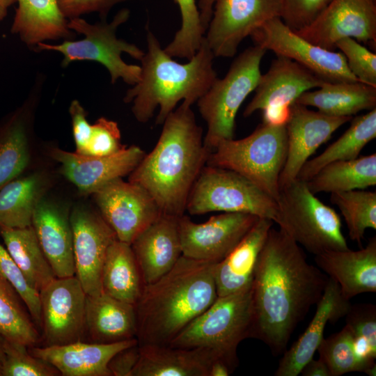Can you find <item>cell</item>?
<instances>
[{"label": "cell", "instance_id": "obj_6", "mask_svg": "<svg viewBox=\"0 0 376 376\" xmlns=\"http://www.w3.org/2000/svg\"><path fill=\"white\" fill-rule=\"evenodd\" d=\"M130 15V10L124 8L120 10L110 22L101 19L91 24L81 17L70 19L69 29L82 34V39L63 40L59 44L40 42L33 50L61 53L63 68L78 61L97 62L109 72L111 84L121 78L125 83L133 86L140 79L141 67L125 63L121 55L126 53L140 61L145 52L134 44L118 38L116 36L118 28L128 20Z\"/></svg>", "mask_w": 376, "mask_h": 376}, {"label": "cell", "instance_id": "obj_53", "mask_svg": "<svg viewBox=\"0 0 376 376\" xmlns=\"http://www.w3.org/2000/svg\"><path fill=\"white\" fill-rule=\"evenodd\" d=\"M15 3L16 0H0V22L4 19L9 8Z\"/></svg>", "mask_w": 376, "mask_h": 376}, {"label": "cell", "instance_id": "obj_33", "mask_svg": "<svg viewBox=\"0 0 376 376\" xmlns=\"http://www.w3.org/2000/svg\"><path fill=\"white\" fill-rule=\"evenodd\" d=\"M102 293L135 304L143 283L131 245L114 240L109 246L101 274Z\"/></svg>", "mask_w": 376, "mask_h": 376}, {"label": "cell", "instance_id": "obj_38", "mask_svg": "<svg viewBox=\"0 0 376 376\" xmlns=\"http://www.w3.org/2000/svg\"><path fill=\"white\" fill-rule=\"evenodd\" d=\"M331 202L341 212L350 238L360 245L367 228L376 229V193L354 189L331 193Z\"/></svg>", "mask_w": 376, "mask_h": 376}, {"label": "cell", "instance_id": "obj_23", "mask_svg": "<svg viewBox=\"0 0 376 376\" xmlns=\"http://www.w3.org/2000/svg\"><path fill=\"white\" fill-rule=\"evenodd\" d=\"M351 304L341 294L337 283L329 277L324 292L316 304V310L309 324L283 352L274 373L276 376H297L312 358L323 339L328 322L335 323L345 316Z\"/></svg>", "mask_w": 376, "mask_h": 376}, {"label": "cell", "instance_id": "obj_11", "mask_svg": "<svg viewBox=\"0 0 376 376\" xmlns=\"http://www.w3.org/2000/svg\"><path fill=\"white\" fill-rule=\"evenodd\" d=\"M255 45L304 66L326 82L359 81L341 52L315 45L297 35L281 17L266 22L251 35Z\"/></svg>", "mask_w": 376, "mask_h": 376}, {"label": "cell", "instance_id": "obj_42", "mask_svg": "<svg viewBox=\"0 0 376 376\" xmlns=\"http://www.w3.org/2000/svg\"><path fill=\"white\" fill-rule=\"evenodd\" d=\"M2 376H56L60 373L48 362L33 356L28 347L6 340Z\"/></svg>", "mask_w": 376, "mask_h": 376}, {"label": "cell", "instance_id": "obj_21", "mask_svg": "<svg viewBox=\"0 0 376 376\" xmlns=\"http://www.w3.org/2000/svg\"><path fill=\"white\" fill-rule=\"evenodd\" d=\"M68 206L46 194L37 205L32 226L58 278L75 275L72 230Z\"/></svg>", "mask_w": 376, "mask_h": 376}, {"label": "cell", "instance_id": "obj_46", "mask_svg": "<svg viewBox=\"0 0 376 376\" xmlns=\"http://www.w3.org/2000/svg\"><path fill=\"white\" fill-rule=\"evenodd\" d=\"M281 19L292 30H299L312 22L331 0H281Z\"/></svg>", "mask_w": 376, "mask_h": 376}, {"label": "cell", "instance_id": "obj_37", "mask_svg": "<svg viewBox=\"0 0 376 376\" xmlns=\"http://www.w3.org/2000/svg\"><path fill=\"white\" fill-rule=\"evenodd\" d=\"M0 334L28 347L41 340L38 329L21 296L0 272Z\"/></svg>", "mask_w": 376, "mask_h": 376}, {"label": "cell", "instance_id": "obj_14", "mask_svg": "<svg viewBox=\"0 0 376 376\" xmlns=\"http://www.w3.org/2000/svg\"><path fill=\"white\" fill-rule=\"evenodd\" d=\"M92 195L117 239L129 244L162 214L146 190L122 178L107 182Z\"/></svg>", "mask_w": 376, "mask_h": 376}, {"label": "cell", "instance_id": "obj_16", "mask_svg": "<svg viewBox=\"0 0 376 376\" xmlns=\"http://www.w3.org/2000/svg\"><path fill=\"white\" fill-rule=\"evenodd\" d=\"M258 219L247 213L224 212L196 224L183 214L178 218L182 255L217 263L235 248Z\"/></svg>", "mask_w": 376, "mask_h": 376}, {"label": "cell", "instance_id": "obj_43", "mask_svg": "<svg viewBox=\"0 0 376 376\" xmlns=\"http://www.w3.org/2000/svg\"><path fill=\"white\" fill-rule=\"evenodd\" d=\"M0 272L15 288L25 303L38 329H41V312L39 292L26 281L21 269L0 242Z\"/></svg>", "mask_w": 376, "mask_h": 376}, {"label": "cell", "instance_id": "obj_36", "mask_svg": "<svg viewBox=\"0 0 376 376\" xmlns=\"http://www.w3.org/2000/svg\"><path fill=\"white\" fill-rule=\"evenodd\" d=\"M312 193L363 189L376 185V154L334 162L306 181Z\"/></svg>", "mask_w": 376, "mask_h": 376}, {"label": "cell", "instance_id": "obj_5", "mask_svg": "<svg viewBox=\"0 0 376 376\" xmlns=\"http://www.w3.org/2000/svg\"><path fill=\"white\" fill-rule=\"evenodd\" d=\"M253 309L252 284L238 292L218 296L169 345L198 349L214 360L226 363L233 370L238 365L237 349L251 338Z\"/></svg>", "mask_w": 376, "mask_h": 376}, {"label": "cell", "instance_id": "obj_39", "mask_svg": "<svg viewBox=\"0 0 376 376\" xmlns=\"http://www.w3.org/2000/svg\"><path fill=\"white\" fill-rule=\"evenodd\" d=\"M345 317L363 373L370 375L376 370V307L371 304L351 305Z\"/></svg>", "mask_w": 376, "mask_h": 376}, {"label": "cell", "instance_id": "obj_28", "mask_svg": "<svg viewBox=\"0 0 376 376\" xmlns=\"http://www.w3.org/2000/svg\"><path fill=\"white\" fill-rule=\"evenodd\" d=\"M17 7L10 31L27 47L34 49L47 40H75L68 27V19L58 0H16Z\"/></svg>", "mask_w": 376, "mask_h": 376}, {"label": "cell", "instance_id": "obj_2", "mask_svg": "<svg viewBox=\"0 0 376 376\" xmlns=\"http://www.w3.org/2000/svg\"><path fill=\"white\" fill-rule=\"evenodd\" d=\"M191 105L183 102L165 119L159 139L129 175L152 196L162 214L180 217L211 153Z\"/></svg>", "mask_w": 376, "mask_h": 376}, {"label": "cell", "instance_id": "obj_45", "mask_svg": "<svg viewBox=\"0 0 376 376\" xmlns=\"http://www.w3.org/2000/svg\"><path fill=\"white\" fill-rule=\"evenodd\" d=\"M127 147L122 144L118 123L104 117L92 125L91 134L83 155L104 157L115 154Z\"/></svg>", "mask_w": 376, "mask_h": 376}, {"label": "cell", "instance_id": "obj_35", "mask_svg": "<svg viewBox=\"0 0 376 376\" xmlns=\"http://www.w3.org/2000/svg\"><path fill=\"white\" fill-rule=\"evenodd\" d=\"M375 137L376 108L352 120L349 128L336 141L320 155L305 162L297 178L306 182L328 164L357 158Z\"/></svg>", "mask_w": 376, "mask_h": 376}, {"label": "cell", "instance_id": "obj_8", "mask_svg": "<svg viewBox=\"0 0 376 376\" xmlns=\"http://www.w3.org/2000/svg\"><path fill=\"white\" fill-rule=\"evenodd\" d=\"M276 203L279 228L309 253L350 249L338 214L311 191L306 181L296 178L281 187Z\"/></svg>", "mask_w": 376, "mask_h": 376}, {"label": "cell", "instance_id": "obj_50", "mask_svg": "<svg viewBox=\"0 0 376 376\" xmlns=\"http://www.w3.org/2000/svg\"><path fill=\"white\" fill-rule=\"evenodd\" d=\"M263 111V123L274 126H285L291 113V106L270 107Z\"/></svg>", "mask_w": 376, "mask_h": 376}, {"label": "cell", "instance_id": "obj_20", "mask_svg": "<svg viewBox=\"0 0 376 376\" xmlns=\"http://www.w3.org/2000/svg\"><path fill=\"white\" fill-rule=\"evenodd\" d=\"M145 155L137 146L104 157L83 155L58 148L49 152L60 164L61 173L84 194H92L107 182L130 175Z\"/></svg>", "mask_w": 376, "mask_h": 376}, {"label": "cell", "instance_id": "obj_25", "mask_svg": "<svg viewBox=\"0 0 376 376\" xmlns=\"http://www.w3.org/2000/svg\"><path fill=\"white\" fill-rule=\"evenodd\" d=\"M136 343V338L113 343L77 341L63 345H38L28 349L33 356L52 365L63 376H111L108 364L112 357Z\"/></svg>", "mask_w": 376, "mask_h": 376}, {"label": "cell", "instance_id": "obj_49", "mask_svg": "<svg viewBox=\"0 0 376 376\" xmlns=\"http://www.w3.org/2000/svg\"><path fill=\"white\" fill-rule=\"evenodd\" d=\"M140 356L138 343L116 353L110 359L108 368L111 376H132Z\"/></svg>", "mask_w": 376, "mask_h": 376}, {"label": "cell", "instance_id": "obj_7", "mask_svg": "<svg viewBox=\"0 0 376 376\" xmlns=\"http://www.w3.org/2000/svg\"><path fill=\"white\" fill-rule=\"evenodd\" d=\"M287 152L285 126L262 123L244 138L219 142L206 164L240 173L276 201Z\"/></svg>", "mask_w": 376, "mask_h": 376}, {"label": "cell", "instance_id": "obj_17", "mask_svg": "<svg viewBox=\"0 0 376 376\" xmlns=\"http://www.w3.org/2000/svg\"><path fill=\"white\" fill-rule=\"evenodd\" d=\"M75 276L88 295L102 293L101 274L107 249L117 239L98 211L79 203L70 214Z\"/></svg>", "mask_w": 376, "mask_h": 376}, {"label": "cell", "instance_id": "obj_15", "mask_svg": "<svg viewBox=\"0 0 376 376\" xmlns=\"http://www.w3.org/2000/svg\"><path fill=\"white\" fill-rule=\"evenodd\" d=\"M376 0H331L306 26L294 31L308 42L334 51L338 41L352 38L376 43Z\"/></svg>", "mask_w": 376, "mask_h": 376}, {"label": "cell", "instance_id": "obj_47", "mask_svg": "<svg viewBox=\"0 0 376 376\" xmlns=\"http://www.w3.org/2000/svg\"><path fill=\"white\" fill-rule=\"evenodd\" d=\"M128 1L134 0H58L61 10L68 19L91 13H97L101 19H106L114 6Z\"/></svg>", "mask_w": 376, "mask_h": 376}, {"label": "cell", "instance_id": "obj_1", "mask_svg": "<svg viewBox=\"0 0 376 376\" xmlns=\"http://www.w3.org/2000/svg\"><path fill=\"white\" fill-rule=\"evenodd\" d=\"M329 277L310 264L300 246L273 226L260 253L252 282L251 338L283 353L298 324L321 298Z\"/></svg>", "mask_w": 376, "mask_h": 376}, {"label": "cell", "instance_id": "obj_29", "mask_svg": "<svg viewBox=\"0 0 376 376\" xmlns=\"http://www.w3.org/2000/svg\"><path fill=\"white\" fill-rule=\"evenodd\" d=\"M89 342L113 343L136 338L134 305L104 293L86 295L85 336Z\"/></svg>", "mask_w": 376, "mask_h": 376}, {"label": "cell", "instance_id": "obj_22", "mask_svg": "<svg viewBox=\"0 0 376 376\" xmlns=\"http://www.w3.org/2000/svg\"><path fill=\"white\" fill-rule=\"evenodd\" d=\"M325 82L297 62L277 56L268 71L260 75L243 115L249 117L270 107L291 106L302 93Z\"/></svg>", "mask_w": 376, "mask_h": 376}, {"label": "cell", "instance_id": "obj_34", "mask_svg": "<svg viewBox=\"0 0 376 376\" xmlns=\"http://www.w3.org/2000/svg\"><path fill=\"white\" fill-rule=\"evenodd\" d=\"M0 235L6 250L33 288L39 292L56 278L32 225L22 228H0Z\"/></svg>", "mask_w": 376, "mask_h": 376}, {"label": "cell", "instance_id": "obj_19", "mask_svg": "<svg viewBox=\"0 0 376 376\" xmlns=\"http://www.w3.org/2000/svg\"><path fill=\"white\" fill-rule=\"evenodd\" d=\"M352 116H333L294 102L285 125L288 152L279 178L280 189L297 178L299 170L309 157L332 134Z\"/></svg>", "mask_w": 376, "mask_h": 376}, {"label": "cell", "instance_id": "obj_27", "mask_svg": "<svg viewBox=\"0 0 376 376\" xmlns=\"http://www.w3.org/2000/svg\"><path fill=\"white\" fill-rule=\"evenodd\" d=\"M274 221L259 218L235 248L214 267L217 296L238 292L252 284L261 249Z\"/></svg>", "mask_w": 376, "mask_h": 376}, {"label": "cell", "instance_id": "obj_48", "mask_svg": "<svg viewBox=\"0 0 376 376\" xmlns=\"http://www.w3.org/2000/svg\"><path fill=\"white\" fill-rule=\"evenodd\" d=\"M69 113L72 121L75 152L84 155L91 134L92 125L87 119L86 109L77 100H73L70 102Z\"/></svg>", "mask_w": 376, "mask_h": 376}, {"label": "cell", "instance_id": "obj_3", "mask_svg": "<svg viewBox=\"0 0 376 376\" xmlns=\"http://www.w3.org/2000/svg\"><path fill=\"white\" fill-rule=\"evenodd\" d=\"M215 265L182 255L166 274L143 285L134 304L139 345H169L215 301Z\"/></svg>", "mask_w": 376, "mask_h": 376}, {"label": "cell", "instance_id": "obj_24", "mask_svg": "<svg viewBox=\"0 0 376 376\" xmlns=\"http://www.w3.org/2000/svg\"><path fill=\"white\" fill-rule=\"evenodd\" d=\"M178 218L162 214L131 243L143 285L164 276L182 256Z\"/></svg>", "mask_w": 376, "mask_h": 376}, {"label": "cell", "instance_id": "obj_30", "mask_svg": "<svg viewBox=\"0 0 376 376\" xmlns=\"http://www.w3.org/2000/svg\"><path fill=\"white\" fill-rule=\"evenodd\" d=\"M139 350L132 376H208L213 361L206 352L198 349L143 345Z\"/></svg>", "mask_w": 376, "mask_h": 376}, {"label": "cell", "instance_id": "obj_10", "mask_svg": "<svg viewBox=\"0 0 376 376\" xmlns=\"http://www.w3.org/2000/svg\"><path fill=\"white\" fill-rule=\"evenodd\" d=\"M186 210L192 215L211 212H242L277 224L276 201L240 173L205 165L189 194Z\"/></svg>", "mask_w": 376, "mask_h": 376}, {"label": "cell", "instance_id": "obj_13", "mask_svg": "<svg viewBox=\"0 0 376 376\" xmlns=\"http://www.w3.org/2000/svg\"><path fill=\"white\" fill-rule=\"evenodd\" d=\"M44 345L84 341L86 293L75 276L55 278L39 291Z\"/></svg>", "mask_w": 376, "mask_h": 376}, {"label": "cell", "instance_id": "obj_44", "mask_svg": "<svg viewBox=\"0 0 376 376\" xmlns=\"http://www.w3.org/2000/svg\"><path fill=\"white\" fill-rule=\"evenodd\" d=\"M345 56L352 74L359 82L376 87V54L352 38L340 40L336 45Z\"/></svg>", "mask_w": 376, "mask_h": 376}, {"label": "cell", "instance_id": "obj_4", "mask_svg": "<svg viewBox=\"0 0 376 376\" xmlns=\"http://www.w3.org/2000/svg\"><path fill=\"white\" fill-rule=\"evenodd\" d=\"M214 58L204 38L189 62H176L148 30L147 52L140 60V79L126 91L123 101L132 103V112L142 123L150 120L159 109L155 123L162 125L180 101L191 106L210 88L217 78Z\"/></svg>", "mask_w": 376, "mask_h": 376}, {"label": "cell", "instance_id": "obj_52", "mask_svg": "<svg viewBox=\"0 0 376 376\" xmlns=\"http://www.w3.org/2000/svg\"><path fill=\"white\" fill-rule=\"evenodd\" d=\"M233 371L226 363L221 360H214L210 365L208 376H228Z\"/></svg>", "mask_w": 376, "mask_h": 376}, {"label": "cell", "instance_id": "obj_9", "mask_svg": "<svg viewBox=\"0 0 376 376\" xmlns=\"http://www.w3.org/2000/svg\"><path fill=\"white\" fill-rule=\"evenodd\" d=\"M265 52L258 45L245 49L233 61L225 77H217L198 100V111L207 124L203 141L209 151L221 141L234 138L237 113L258 84Z\"/></svg>", "mask_w": 376, "mask_h": 376}, {"label": "cell", "instance_id": "obj_54", "mask_svg": "<svg viewBox=\"0 0 376 376\" xmlns=\"http://www.w3.org/2000/svg\"><path fill=\"white\" fill-rule=\"evenodd\" d=\"M6 339L0 334V376H2L1 368L5 360Z\"/></svg>", "mask_w": 376, "mask_h": 376}, {"label": "cell", "instance_id": "obj_41", "mask_svg": "<svg viewBox=\"0 0 376 376\" xmlns=\"http://www.w3.org/2000/svg\"><path fill=\"white\" fill-rule=\"evenodd\" d=\"M319 358L327 364L331 376L351 372H363L354 348L353 338L348 327L324 338L318 347Z\"/></svg>", "mask_w": 376, "mask_h": 376}, {"label": "cell", "instance_id": "obj_31", "mask_svg": "<svg viewBox=\"0 0 376 376\" xmlns=\"http://www.w3.org/2000/svg\"><path fill=\"white\" fill-rule=\"evenodd\" d=\"M45 171L19 176L0 189V228H22L32 225L34 210L51 187Z\"/></svg>", "mask_w": 376, "mask_h": 376}, {"label": "cell", "instance_id": "obj_18", "mask_svg": "<svg viewBox=\"0 0 376 376\" xmlns=\"http://www.w3.org/2000/svg\"><path fill=\"white\" fill-rule=\"evenodd\" d=\"M45 77L37 75L24 102L0 121V189L29 166L36 112Z\"/></svg>", "mask_w": 376, "mask_h": 376}, {"label": "cell", "instance_id": "obj_12", "mask_svg": "<svg viewBox=\"0 0 376 376\" xmlns=\"http://www.w3.org/2000/svg\"><path fill=\"white\" fill-rule=\"evenodd\" d=\"M282 11L281 0H215L205 39L214 57H232L244 38Z\"/></svg>", "mask_w": 376, "mask_h": 376}, {"label": "cell", "instance_id": "obj_40", "mask_svg": "<svg viewBox=\"0 0 376 376\" xmlns=\"http://www.w3.org/2000/svg\"><path fill=\"white\" fill-rule=\"evenodd\" d=\"M181 15V26L171 42L164 48L171 57L189 60L199 49L207 31L196 0H174Z\"/></svg>", "mask_w": 376, "mask_h": 376}, {"label": "cell", "instance_id": "obj_32", "mask_svg": "<svg viewBox=\"0 0 376 376\" xmlns=\"http://www.w3.org/2000/svg\"><path fill=\"white\" fill-rule=\"evenodd\" d=\"M295 102L329 116H352L376 108V87L359 81L325 82L318 90L302 93Z\"/></svg>", "mask_w": 376, "mask_h": 376}, {"label": "cell", "instance_id": "obj_51", "mask_svg": "<svg viewBox=\"0 0 376 376\" xmlns=\"http://www.w3.org/2000/svg\"><path fill=\"white\" fill-rule=\"evenodd\" d=\"M300 374L303 376H331L327 364L320 358H312L302 368Z\"/></svg>", "mask_w": 376, "mask_h": 376}, {"label": "cell", "instance_id": "obj_26", "mask_svg": "<svg viewBox=\"0 0 376 376\" xmlns=\"http://www.w3.org/2000/svg\"><path fill=\"white\" fill-rule=\"evenodd\" d=\"M317 267L338 285L347 300L376 292V237L359 250L327 251L315 256Z\"/></svg>", "mask_w": 376, "mask_h": 376}]
</instances>
